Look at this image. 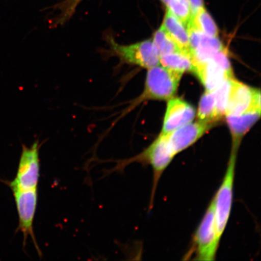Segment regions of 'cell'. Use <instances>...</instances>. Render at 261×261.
I'll use <instances>...</instances> for the list:
<instances>
[{
  "instance_id": "6da1fadb",
  "label": "cell",
  "mask_w": 261,
  "mask_h": 261,
  "mask_svg": "<svg viewBox=\"0 0 261 261\" xmlns=\"http://www.w3.org/2000/svg\"><path fill=\"white\" fill-rule=\"evenodd\" d=\"M108 49L104 52L107 58L116 57L122 63L149 68L160 65V57L154 42L148 40L130 45L117 42L110 33L104 34Z\"/></svg>"
},
{
  "instance_id": "7a4b0ae2",
  "label": "cell",
  "mask_w": 261,
  "mask_h": 261,
  "mask_svg": "<svg viewBox=\"0 0 261 261\" xmlns=\"http://www.w3.org/2000/svg\"><path fill=\"white\" fill-rule=\"evenodd\" d=\"M182 73L163 66L149 68L147 73L145 90L133 101L129 109L145 100H169L177 91Z\"/></svg>"
},
{
  "instance_id": "3957f363",
  "label": "cell",
  "mask_w": 261,
  "mask_h": 261,
  "mask_svg": "<svg viewBox=\"0 0 261 261\" xmlns=\"http://www.w3.org/2000/svg\"><path fill=\"white\" fill-rule=\"evenodd\" d=\"M175 154L168 142V134L161 133L152 144L141 154L128 160L116 161V167L110 173L122 171L126 165L132 162L148 163L151 165L154 171L155 180H158L163 171L170 164Z\"/></svg>"
},
{
  "instance_id": "277c9868",
  "label": "cell",
  "mask_w": 261,
  "mask_h": 261,
  "mask_svg": "<svg viewBox=\"0 0 261 261\" xmlns=\"http://www.w3.org/2000/svg\"><path fill=\"white\" fill-rule=\"evenodd\" d=\"M38 140L31 147L22 146V152L15 177L11 181L6 182L12 189L23 190L37 189L40 177V149Z\"/></svg>"
},
{
  "instance_id": "5b68a950",
  "label": "cell",
  "mask_w": 261,
  "mask_h": 261,
  "mask_svg": "<svg viewBox=\"0 0 261 261\" xmlns=\"http://www.w3.org/2000/svg\"><path fill=\"white\" fill-rule=\"evenodd\" d=\"M238 149H231V155L226 175L214 200L215 223L218 238H221L229 219L233 200L234 169Z\"/></svg>"
},
{
  "instance_id": "8992f818",
  "label": "cell",
  "mask_w": 261,
  "mask_h": 261,
  "mask_svg": "<svg viewBox=\"0 0 261 261\" xmlns=\"http://www.w3.org/2000/svg\"><path fill=\"white\" fill-rule=\"evenodd\" d=\"M12 191L18 215V230L23 236V246L25 247L28 238L31 237L39 255L42 256L34 229V222L38 204V189L30 190L15 189H12Z\"/></svg>"
},
{
  "instance_id": "52a82bcc",
  "label": "cell",
  "mask_w": 261,
  "mask_h": 261,
  "mask_svg": "<svg viewBox=\"0 0 261 261\" xmlns=\"http://www.w3.org/2000/svg\"><path fill=\"white\" fill-rule=\"evenodd\" d=\"M220 240L215 223V205L213 200L195 234L198 259L204 261L213 260Z\"/></svg>"
},
{
  "instance_id": "ba28073f",
  "label": "cell",
  "mask_w": 261,
  "mask_h": 261,
  "mask_svg": "<svg viewBox=\"0 0 261 261\" xmlns=\"http://www.w3.org/2000/svg\"><path fill=\"white\" fill-rule=\"evenodd\" d=\"M187 25L191 55L194 65L210 60L215 54L224 48L219 39L203 34L191 21Z\"/></svg>"
},
{
  "instance_id": "9c48e42d",
  "label": "cell",
  "mask_w": 261,
  "mask_h": 261,
  "mask_svg": "<svg viewBox=\"0 0 261 261\" xmlns=\"http://www.w3.org/2000/svg\"><path fill=\"white\" fill-rule=\"evenodd\" d=\"M213 123L205 122H190L168 134L169 145L175 155L184 151L200 139Z\"/></svg>"
},
{
  "instance_id": "30bf717a",
  "label": "cell",
  "mask_w": 261,
  "mask_h": 261,
  "mask_svg": "<svg viewBox=\"0 0 261 261\" xmlns=\"http://www.w3.org/2000/svg\"><path fill=\"white\" fill-rule=\"evenodd\" d=\"M195 111L185 101L174 98L168 103L167 110L163 122L162 133L168 134L192 122Z\"/></svg>"
},
{
  "instance_id": "8fae6325",
  "label": "cell",
  "mask_w": 261,
  "mask_h": 261,
  "mask_svg": "<svg viewBox=\"0 0 261 261\" xmlns=\"http://www.w3.org/2000/svg\"><path fill=\"white\" fill-rule=\"evenodd\" d=\"M254 89L240 82L231 80V89L226 116H238L253 107Z\"/></svg>"
},
{
  "instance_id": "7c38bea8",
  "label": "cell",
  "mask_w": 261,
  "mask_h": 261,
  "mask_svg": "<svg viewBox=\"0 0 261 261\" xmlns=\"http://www.w3.org/2000/svg\"><path fill=\"white\" fill-rule=\"evenodd\" d=\"M260 111L252 109L238 116H226L232 138V148L238 149L243 137L260 118Z\"/></svg>"
},
{
  "instance_id": "4fadbf2b",
  "label": "cell",
  "mask_w": 261,
  "mask_h": 261,
  "mask_svg": "<svg viewBox=\"0 0 261 261\" xmlns=\"http://www.w3.org/2000/svg\"><path fill=\"white\" fill-rule=\"evenodd\" d=\"M193 73L197 75L207 91H215L225 81L231 79L219 65L211 60L195 64Z\"/></svg>"
},
{
  "instance_id": "5bb4252c",
  "label": "cell",
  "mask_w": 261,
  "mask_h": 261,
  "mask_svg": "<svg viewBox=\"0 0 261 261\" xmlns=\"http://www.w3.org/2000/svg\"><path fill=\"white\" fill-rule=\"evenodd\" d=\"M182 51L191 55L190 43L187 29L176 16L166 9L162 24Z\"/></svg>"
},
{
  "instance_id": "9a60e30c",
  "label": "cell",
  "mask_w": 261,
  "mask_h": 261,
  "mask_svg": "<svg viewBox=\"0 0 261 261\" xmlns=\"http://www.w3.org/2000/svg\"><path fill=\"white\" fill-rule=\"evenodd\" d=\"M163 67L184 74L186 71L193 72L194 64L191 55L184 51L163 55L160 57Z\"/></svg>"
},
{
  "instance_id": "2e32d148",
  "label": "cell",
  "mask_w": 261,
  "mask_h": 261,
  "mask_svg": "<svg viewBox=\"0 0 261 261\" xmlns=\"http://www.w3.org/2000/svg\"><path fill=\"white\" fill-rule=\"evenodd\" d=\"M197 116L201 122L213 123L215 121H218L214 91H206L202 96L199 103Z\"/></svg>"
},
{
  "instance_id": "e0dca14e",
  "label": "cell",
  "mask_w": 261,
  "mask_h": 261,
  "mask_svg": "<svg viewBox=\"0 0 261 261\" xmlns=\"http://www.w3.org/2000/svg\"><path fill=\"white\" fill-rule=\"evenodd\" d=\"M152 41L160 57L174 52L182 51L163 25L156 31Z\"/></svg>"
},
{
  "instance_id": "ac0fdd59",
  "label": "cell",
  "mask_w": 261,
  "mask_h": 261,
  "mask_svg": "<svg viewBox=\"0 0 261 261\" xmlns=\"http://www.w3.org/2000/svg\"><path fill=\"white\" fill-rule=\"evenodd\" d=\"M190 21L199 31L212 37H217L218 29L216 23L206 9L204 8L192 16Z\"/></svg>"
},
{
  "instance_id": "d6986e66",
  "label": "cell",
  "mask_w": 261,
  "mask_h": 261,
  "mask_svg": "<svg viewBox=\"0 0 261 261\" xmlns=\"http://www.w3.org/2000/svg\"><path fill=\"white\" fill-rule=\"evenodd\" d=\"M231 79H228L224 82L220 87L214 91L215 97V108L217 119L220 120L226 116V112L229 98Z\"/></svg>"
},
{
  "instance_id": "ffe728a7",
  "label": "cell",
  "mask_w": 261,
  "mask_h": 261,
  "mask_svg": "<svg viewBox=\"0 0 261 261\" xmlns=\"http://www.w3.org/2000/svg\"><path fill=\"white\" fill-rule=\"evenodd\" d=\"M165 5L182 24H188L192 16L189 0H168Z\"/></svg>"
},
{
  "instance_id": "44dd1931",
  "label": "cell",
  "mask_w": 261,
  "mask_h": 261,
  "mask_svg": "<svg viewBox=\"0 0 261 261\" xmlns=\"http://www.w3.org/2000/svg\"><path fill=\"white\" fill-rule=\"evenodd\" d=\"M83 0H65L57 7L60 10V14L54 19L53 25H63L72 17L77 6Z\"/></svg>"
},
{
  "instance_id": "7402d4cb",
  "label": "cell",
  "mask_w": 261,
  "mask_h": 261,
  "mask_svg": "<svg viewBox=\"0 0 261 261\" xmlns=\"http://www.w3.org/2000/svg\"><path fill=\"white\" fill-rule=\"evenodd\" d=\"M215 63L219 65L223 68L227 76L230 78H233V71L231 68L229 60L227 57V52L226 48L222 49L219 51L215 54L211 59Z\"/></svg>"
},
{
  "instance_id": "603a6c76",
  "label": "cell",
  "mask_w": 261,
  "mask_h": 261,
  "mask_svg": "<svg viewBox=\"0 0 261 261\" xmlns=\"http://www.w3.org/2000/svg\"><path fill=\"white\" fill-rule=\"evenodd\" d=\"M191 9V18L204 8V0H189Z\"/></svg>"
}]
</instances>
